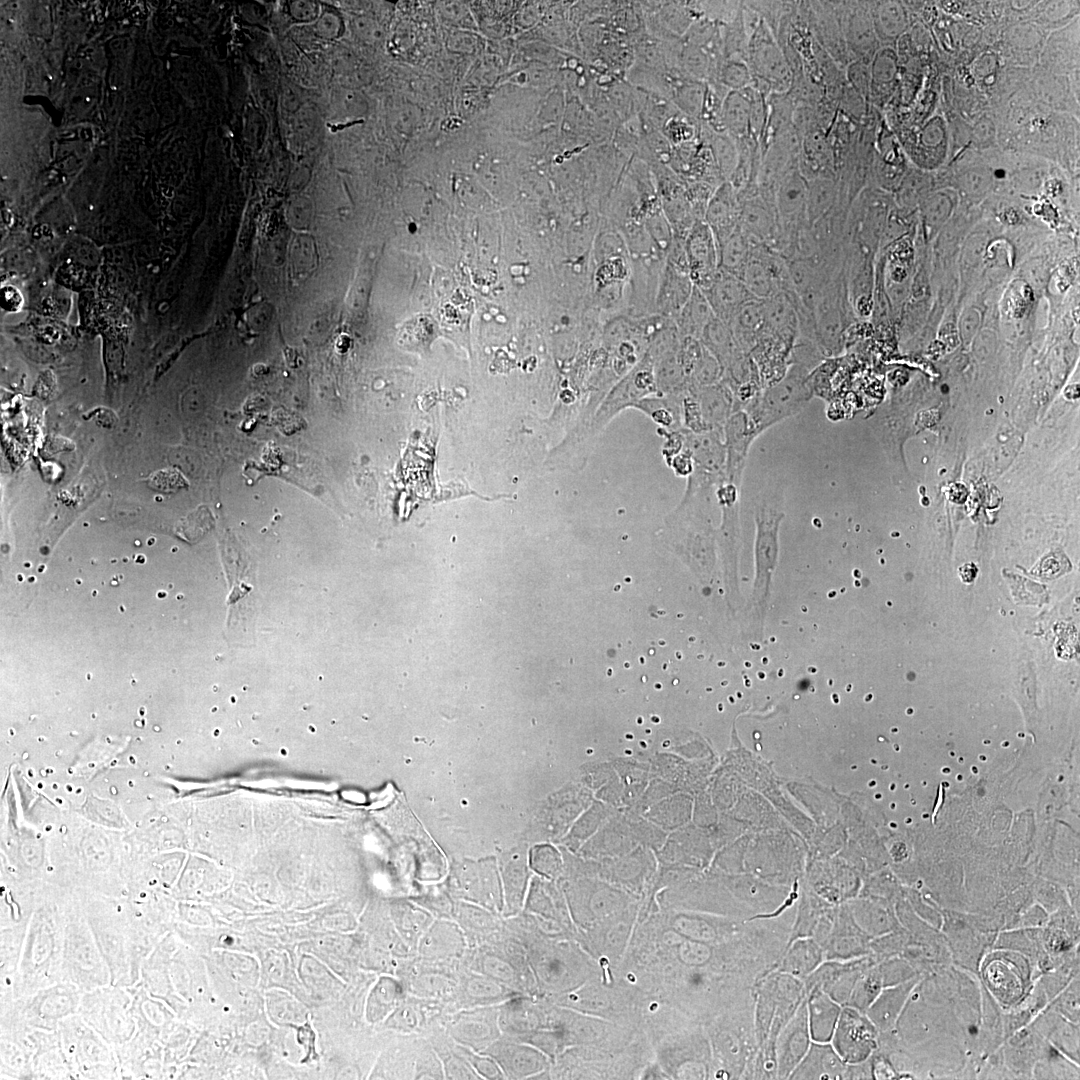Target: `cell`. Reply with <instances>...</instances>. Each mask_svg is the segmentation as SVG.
I'll return each instance as SVG.
<instances>
[{
	"label": "cell",
	"mask_w": 1080,
	"mask_h": 1080,
	"mask_svg": "<svg viewBox=\"0 0 1080 1080\" xmlns=\"http://www.w3.org/2000/svg\"><path fill=\"white\" fill-rule=\"evenodd\" d=\"M833 1036L835 1051L844 1062H863L877 1048L876 1026L853 1007L840 1012Z\"/></svg>",
	"instance_id": "cell-11"
},
{
	"label": "cell",
	"mask_w": 1080,
	"mask_h": 1080,
	"mask_svg": "<svg viewBox=\"0 0 1080 1080\" xmlns=\"http://www.w3.org/2000/svg\"><path fill=\"white\" fill-rule=\"evenodd\" d=\"M682 393L645 397L636 404L635 408L650 416L662 426L663 430H679L682 421Z\"/></svg>",
	"instance_id": "cell-25"
},
{
	"label": "cell",
	"mask_w": 1080,
	"mask_h": 1080,
	"mask_svg": "<svg viewBox=\"0 0 1080 1080\" xmlns=\"http://www.w3.org/2000/svg\"><path fill=\"white\" fill-rule=\"evenodd\" d=\"M1 307L7 312H17L23 305V297L13 286H4L0 294Z\"/></svg>",
	"instance_id": "cell-34"
},
{
	"label": "cell",
	"mask_w": 1080,
	"mask_h": 1080,
	"mask_svg": "<svg viewBox=\"0 0 1080 1080\" xmlns=\"http://www.w3.org/2000/svg\"><path fill=\"white\" fill-rule=\"evenodd\" d=\"M842 274L829 281L817 294L812 313L817 343L826 357H835L842 349L846 318Z\"/></svg>",
	"instance_id": "cell-7"
},
{
	"label": "cell",
	"mask_w": 1080,
	"mask_h": 1080,
	"mask_svg": "<svg viewBox=\"0 0 1080 1080\" xmlns=\"http://www.w3.org/2000/svg\"><path fill=\"white\" fill-rule=\"evenodd\" d=\"M704 221L712 231L717 249L739 227L740 201L728 181L722 182L713 192L706 206Z\"/></svg>",
	"instance_id": "cell-15"
},
{
	"label": "cell",
	"mask_w": 1080,
	"mask_h": 1080,
	"mask_svg": "<svg viewBox=\"0 0 1080 1080\" xmlns=\"http://www.w3.org/2000/svg\"><path fill=\"white\" fill-rule=\"evenodd\" d=\"M738 346L750 354L765 328L763 302L753 299L727 323Z\"/></svg>",
	"instance_id": "cell-18"
},
{
	"label": "cell",
	"mask_w": 1080,
	"mask_h": 1080,
	"mask_svg": "<svg viewBox=\"0 0 1080 1080\" xmlns=\"http://www.w3.org/2000/svg\"><path fill=\"white\" fill-rule=\"evenodd\" d=\"M751 247L750 240L738 227L718 246L719 269L741 279Z\"/></svg>",
	"instance_id": "cell-27"
},
{
	"label": "cell",
	"mask_w": 1080,
	"mask_h": 1080,
	"mask_svg": "<svg viewBox=\"0 0 1080 1080\" xmlns=\"http://www.w3.org/2000/svg\"><path fill=\"white\" fill-rule=\"evenodd\" d=\"M716 318L727 324L748 302L756 299L743 281L721 269L712 282L701 290Z\"/></svg>",
	"instance_id": "cell-14"
},
{
	"label": "cell",
	"mask_w": 1080,
	"mask_h": 1080,
	"mask_svg": "<svg viewBox=\"0 0 1080 1080\" xmlns=\"http://www.w3.org/2000/svg\"><path fill=\"white\" fill-rule=\"evenodd\" d=\"M874 26L881 37L890 39L898 35L904 26L903 11L897 3L886 2L875 10Z\"/></svg>",
	"instance_id": "cell-30"
},
{
	"label": "cell",
	"mask_w": 1080,
	"mask_h": 1080,
	"mask_svg": "<svg viewBox=\"0 0 1080 1080\" xmlns=\"http://www.w3.org/2000/svg\"><path fill=\"white\" fill-rule=\"evenodd\" d=\"M805 1011H802L799 1017V1021H795L792 1025V1029L785 1038L782 1044L781 1052V1071L784 1074H788L795 1065L803 1057L807 1046L808 1036L806 1034V1019Z\"/></svg>",
	"instance_id": "cell-29"
},
{
	"label": "cell",
	"mask_w": 1080,
	"mask_h": 1080,
	"mask_svg": "<svg viewBox=\"0 0 1080 1080\" xmlns=\"http://www.w3.org/2000/svg\"><path fill=\"white\" fill-rule=\"evenodd\" d=\"M881 987V973L878 970L869 972L857 982L851 998L852 1005L859 1010L868 1009L880 994Z\"/></svg>",
	"instance_id": "cell-33"
},
{
	"label": "cell",
	"mask_w": 1080,
	"mask_h": 1080,
	"mask_svg": "<svg viewBox=\"0 0 1080 1080\" xmlns=\"http://www.w3.org/2000/svg\"><path fill=\"white\" fill-rule=\"evenodd\" d=\"M530 865L539 874L552 878L561 872L562 860L554 847L538 845L530 852Z\"/></svg>",
	"instance_id": "cell-31"
},
{
	"label": "cell",
	"mask_w": 1080,
	"mask_h": 1080,
	"mask_svg": "<svg viewBox=\"0 0 1080 1080\" xmlns=\"http://www.w3.org/2000/svg\"><path fill=\"white\" fill-rule=\"evenodd\" d=\"M746 59L760 94L784 93L791 88L793 72L789 61L762 18L749 37Z\"/></svg>",
	"instance_id": "cell-6"
},
{
	"label": "cell",
	"mask_w": 1080,
	"mask_h": 1080,
	"mask_svg": "<svg viewBox=\"0 0 1080 1080\" xmlns=\"http://www.w3.org/2000/svg\"><path fill=\"white\" fill-rule=\"evenodd\" d=\"M741 280L759 300H765L779 292H795L786 259L763 244H752Z\"/></svg>",
	"instance_id": "cell-8"
},
{
	"label": "cell",
	"mask_w": 1080,
	"mask_h": 1080,
	"mask_svg": "<svg viewBox=\"0 0 1080 1080\" xmlns=\"http://www.w3.org/2000/svg\"><path fill=\"white\" fill-rule=\"evenodd\" d=\"M983 979L990 991L1005 1006L1019 1001L1028 985L1029 962L1014 952L995 951L982 965Z\"/></svg>",
	"instance_id": "cell-9"
},
{
	"label": "cell",
	"mask_w": 1080,
	"mask_h": 1080,
	"mask_svg": "<svg viewBox=\"0 0 1080 1080\" xmlns=\"http://www.w3.org/2000/svg\"><path fill=\"white\" fill-rule=\"evenodd\" d=\"M797 294L779 292L762 300L765 330L791 346L799 333V320L794 302Z\"/></svg>",
	"instance_id": "cell-17"
},
{
	"label": "cell",
	"mask_w": 1080,
	"mask_h": 1080,
	"mask_svg": "<svg viewBox=\"0 0 1080 1080\" xmlns=\"http://www.w3.org/2000/svg\"><path fill=\"white\" fill-rule=\"evenodd\" d=\"M843 1062L829 1046L813 1045L806 1058L793 1072V1076L795 1078H836L845 1070Z\"/></svg>",
	"instance_id": "cell-22"
},
{
	"label": "cell",
	"mask_w": 1080,
	"mask_h": 1080,
	"mask_svg": "<svg viewBox=\"0 0 1080 1080\" xmlns=\"http://www.w3.org/2000/svg\"><path fill=\"white\" fill-rule=\"evenodd\" d=\"M714 317L702 291L693 286L689 299L674 321L682 337L700 339L705 327Z\"/></svg>",
	"instance_id": "cell-20"
},
{
	"label": "cell",
	"mask_w": 1080,
	"mask_h": 1080,
	"mask_svg": "<svg viewBox=\"0 0 1080 1080\" xmlns=\"http://www.w3.org/2000/svg\"><path fill=\"white\" fill-rule=\"evenodd\" d=\"M834 7V6H833ZM835 10L846 46L855 53H864L872 45V30L869 18L858 9L840 8Z\"/></svg>",
	"instance_id": "cell-26"
},
{
	"label": "cell",
	"mask_w": 1080,
	"mask_h": 1080,
	"mask_svg": "<svg viewBox=\"0 0 1080 1080\" xmlns=\"http://www.w3.org/2000/svg\"><path fill=\"white\" fill-rule=\"evenodd\" d=\"M738 198L742 232L752 244H763L777 252L779 225L774 199L758 191Z\"/></svg>",
	"instance_id": "cell-12"
},
{
	"label": "cell",
	"mask_w": 1080,
	"mask_h": 1080,
	"mask_svg": "<svg viewBox=\"0 0 1080 1080\" xmlns=\"http://www.w3.org/2000/svg\"><path fill=\"white\" fill-rule=\"evenodd\" d=\"M695 397L704 431L723 429L734 411V396L722 380L700 388H689Z\"/></svg>",
	"instance_id": "cell-16"
},
{
	"label": "cell",
	"mask_w": 1080,
	"mask_h": 1080,
	"mask_svg": "<svg viewBox=\"0 0 1080 1080\" xmlns=\"http://www.w3.org/2000/svg\"><path fill=\"white\" fill-rule=\"evenodd\" d=\"M656 392L653 361L647 351L611 389L590 421L583 426V451L590 450L596 437L619 412L627 407H635L640 400Z\"/></svg>",
	"instance_id": "cell-5"
},
{
	"label": "cell",
	"mask_w": 1080,
	"mask_h": 1080,
	"mask_svg": "<svg viewBox=\"0 0 1080 1080\" xmlns=\"http://www.w3.org/2000/svg\"><path fill=\"white\" fill-rule=\"evenodd\" d=\"M840 197L838 181L833 178H816L807 180V220L813 225L825 216L837 203Z\"/></svg>",
	"instance_id": "cell-24"
},
{
	"label": "cell",
	"mask_w": 1080,
	"mask_h": 1080,
	"mask_svg": "<svg viewBox=\"0 0 1080 1080\" xmlns=\"http://www.w3.org/2000/svg\"><path fill=\"white\" fill-rule=\"evenodd\" d=\"M912 986V983H904L885 989L877 996L871 1007H868V1016L876 1027L881 1030L891 1029Z\"/></svg>",
	"instance_id": "cell-23"
},
{
	"label": "cell",
	"mask_w": 1080,
	"mask_h": 1080,
	"mask_svg": "<svg viewBox=\"0 0 1080 1080\" xmlns=\"http://www.w3.org/2000/svg\"><path fill=\"white\" fill-rule=\"evenodd\" d=\"M689 276L694 286L705 289L719 271L715 238L704 220H696L684 239Z\"/></svg>",
	"instance_id": "cell-13"
},
{
	"label": "cell",
	"mask_w": 1080,
	"mask_h": 1080,
	"mask_svg": "<svg viewBox=\"0 0 1080 1080\" xmlns=\"http://www.w3.org/2000/svg\"><path fill=\"white\" fill-rule=\"evenodd\" d=\"M67 911L40 907L29 918L12 999L31 995L61 982V963Z\"/></svg>",
	"instance_id": "cell-1"
},
{
	"label": "cell",
	"mask_w": 1080,
	"mask_h": 1080,
	"mask_svg": "<svg viewBox=\"0 0 1080 1080\" xmlns=\"http://www.w3.org/2000/svg\"><path fill=\"white\" fill-rule=\"evenodd\" d=\"M810 373L800 365L790 364L782 379L762 389L743 408L758 434L800 412L811 400Z\"/></svg>",
	"instance_id": "cell-4"
},
{
	"label": "cell",
	"mask_w": 1080,
	"mask_h": 1080,
	"mask_svg": "<svg viewBox=\"0 0 1080 1080\" xmlns=\"http://www.w3.org/2000/svg\"><path fill=\"white\" fill-rule=\"evenodd\" d=\"M751 87L740 91H731L727 95L722 108V118L726 127L732 134L740 138L749 135Z\"/></svg>",
	"instance_id": "cell-28"
},
{
	"label": "cell",
	"mask_w": 1080,
	"mask_h": 1080,
	"mask_svg": "<svg viewBox=\"0 0 1080 1080\" xmlns=\"http://www.w3.org/2000/svg\"><path fill=\"white\" fill-rule=\"evenodd\" d=\"M813 8L812 19L814 20L815 33L821 45H823L835 61L846 57V43L838 22L833 5L829 3H811Z\"/></svg>",
	"instance_id": "cell-19"
},
{
	"label": "cell",
	"mask_w": 1080,
	"mask_h": 1080,
	"mask_svg": "<svg viewBox=\"0 0 1080 1080\" xmlns=\"http://www.w3.org/2000/svg\"><path fill=\"white\" fill-rule=\"evenodd\" d=\"M61 982L72 984L83 994L111 984L110 969L87 918L77 911L66 914Z\"/></svg>",
	"instance_id": "cell-2"
},
{
	"label": "cell",
	"mask_w": 1080,
	"mask_h": 1080,
	"mask_svg": "<svg viewBox=\"0 0 1080 1080\" xmlns=\"http://www.w3.org/2000/svg\"><path fill=\"white\" fill-rule=\"evenodd\" d=\"M809 1025L813 1040L820 1044L830 1041L840 1015L839 1006L820 990L809 1001Z\"/></svg>",
	"instance_id": "cell-21"
},
{
	"label": "cell",
	"mask_w": 1080,
	"mask_h": 1080,
	"mask_svg": "<svg viewBox=\"0 0 1080 1080\" xmlns=\"http://www.w3.org/2000/svg\"><path fill=\"white\" fill-rule=\"evenodd\" d=\"M684 248V241L673 237L668 247L656 304L658 310L674 320L686 304L693 289Z\"/></svg>",
	"instance_id": "cell-10"
},
{
	"label": "cell",
	"mask_w": 1080,
	"mask_h": 1080,
	"mask_svg": "<svg viewBox=\"0 0 1080 1080\" xmlns=\"http://www.w3.org/2000/svg\"><path fill=\"white\" fill-rule=\"evenodd\" d=\"M75 986L59 982L31 995L12 999L1 1005L2 1031L27 1027L54 1030L60 1021L76 1013L80 996Z\"/></svg>",
	"instance_id": "cell-3"
},
{
	"label": "cell",
	"mask_w": 1080,
	"mask_h": 1080,
	"mask_svg": "<svg viewBox=\"0 0 1080 1080\" xmlns=\"http://www.w3.org/2000/svg\"><path fill=\"white\" fill-rule=\"evenodd\" d=\"M722 82L731 91H740L751 87L753 77L747 61L741 57L729 59L721 70Z\"/></svg>",
	"instance_id": "cell-32"
}]
</instances>
